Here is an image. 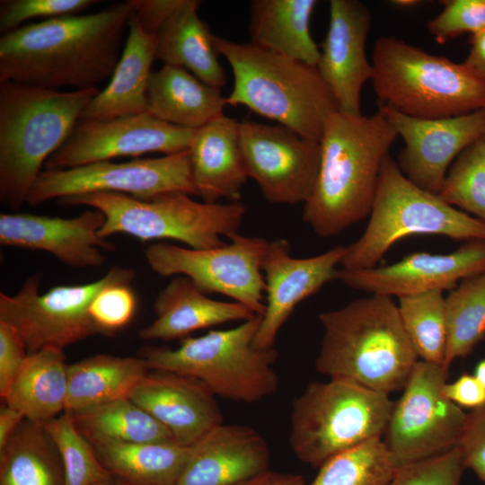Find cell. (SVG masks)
I'll list each match as a JSON object with an SVG mask.
<instances>
[{"label": "cell", "instance_id": "obj_1", "mask_svg": "<svg viewBox=\"0 0 485 485\" xmlns=\"http://www.w3.org/2000/svg\"><path fill=\"white\" fill-rule=\"evenodd\" d=\"M134 13L128 1L22 25L0 39V82L86 89L110 79Z\"/></svg>", "mask_w": 485, "mask_h": 485}, {"label": "cell", "instance_id": "obj_2", "mask_svg": "<svg viewBox=\"0 0 485 485\" xmlns=\"http://www.w3.org/2000/svg\"><path fill=\"white\" fill-rule=\"evenodd\" d=\"M399 137L385 114L327 117L320 141L317 181L303 219L321 237H331L369 216L385 160Z\"/></svg>", "mask_w": 485, "mask_h": 485}, {"label": "cell", "instance_id": "obj_3", "mask_svg": "<svg viewBox=\"0 0 485 485\" xmlns=\"http://www.w3.org/2000/svg\"><path fill=\"white\" fill-rule=\"evenodd\" d=\"M315 369L389 395L402 390L419 360L392 297L371 295L322 312Z\"/></svg>", "mask_w": 485, "mask_h": 485}, {"label": "cell", "instance_id": "obj_4", "mask_svg": "<svg viewBox=\"0 0 485 485\" xmlns=\"http://www.w3.org/2000/svg\"><path fill=\"white\" fill-rule=\"evenodd\" d=\"M98 87L59 91L0 82V200L18 210Z\"/></svg>", "mask_w": 485, "mask_h": 485}, {"label": "cell", "instance_id": "obj_5", "mask_svg": "<svg viewBox=\"0 0 485 485\" xmlns=\"http://www.w3.org/2000/svg\"><path fill=\"white\" fill-rule=\"evenodd\" d=\"M214 44L234 75L226 105L245 106L320 143L325 120L338 106L316 66L215 34Z\"/></svg>", "mask_w": 485, "mask_h": 485}, {"label": "cell", "instance_id": "obj_6", "mask_svg": "<svg viewBox=\"0 0 485 485\" xmlns=\"http://www.w3.org/2000/svg\"><path fill=\"white\" fill-rule=\"evenodd\" d=\"M260 321L261 315L256 314L231 329L183 338L176 348L145 347L138 356L149 370L195 378L216 396L258 402L272 395L279 384L273 367L277 350L254 346Z\"/></svg>", "mask_w": 485, "mask_h": 485}, {"label": "cell", "instance_id": "obj_7", "mask_svg": "<svg viewBox=\"0 0 485 485\" xmlns=\"http://www.w3.org/2000/svg\"><path fill=\"white\" fill-rule=\"evenodd\" d=\"M371 62L378 103L402 114L442 119L485 109V83L463 64L396 37L377 39Z\"/></svg>", "mask_w": 485, "mask_h": 485}, {"label": "cell", "instance_id": "obj_8", "mask_svg": "<svg viewBox=\"0 0 485 485\" xmlns=\"http://www.w3.org/2000/svg\"><path fill=\"white\" fill-rule=\"evenodd\" d=\"M394 401L350 381L312 382L292 402L289 445L320 468L331 457L385 433Z\"/></svg>", "mask_w": 485, "mask_h": 485}, {"label": "cell", "instance_id": "obj_9", "mask_svg": "<svg viewBox=\"0 0 485 485\" xmlns=\"http://www.w3.org/2000/svg\"><path fill=\"white\" fill-rule=\"evenodd\" d=\"M61 206H87L105 216L99 235L107 239L125 234L143 242L171 239L191 249L207 250L224 245L222 236L237 233L246 208L240 201L198 202L190 195L174 192L151 199L122 193L96 192L57 199Z\"/></svg>", "mask_w": 485, "mask_h": 485}, {"label": "cell", "instance_id": "obj_10", "mask_svg": "<svg viewBox=\"0 0 485 485\" xmlns=\"http://www.w3.org/2000/svg\"><path fill=\"white\" fill-rule=\"evenodd\" d=\"M418 234L467 242L482 240L485 223L414 184L389 156L383 166L367 225L361 236L347 246L342 269L376 267L395 242Z\"/></svg>", "mask_w": 485, "mask_h": 485}, {"label": "cell", "instance_id": "obj_11", "mask_svg": "<svg viewBox=\"0 0 485 485\" xmlns=\"http://www.w3.org/2000/svg\"><path fill=\"white\" fill-rule=\"evenodd\" d=\"M136 278L133 269L113 266L98 280L81 285H60L40 293V272L27 278L16 294L0 293V321L15 328L28 353L44 348H64L101 332L90 306L97 294L117 281Z\"/></svg>", "mask_w": 485, "mask_h": 485}, {"label": "cell", "instance_id": "obj_12", "mask_svg": "<svg viewBox=\"0 0 485 485\" xmlns=\"http://www.w3.org/2000/svg\"><path fill=\"white\" fill-rule=\"evenodd\" d=\"M448 369L419 360L394 401L383 437L397 467L459 445L467 413L444 393Z\"/></svg>", "mask_w": 485, "mask_h": 485}, {"label": "cell", "instance_id": "obj_13", "mask_svg": "<svg viewBox=\"0 0 485 485\" xmlns=\"http://www.w3.org/2000/svg\"><path fill=\"white\" fill-rule=\"evenodd\" d=\"M227 238L229 242L207 250L156 242L146 248L145 258L161 277L185 276L207 295L228 296L262 315L266 285L261 265L269 241L238 232Z\"/></svg>", "mask_w": 485, "mask_h": 485}, {"label": "cell", "instance_id": "obj_14", "mask_svg": "<svg viewBox=\"0 0 485 485\" xmlns=\"http://www.w3.org/2000/svg\"><path fill=\"white\" fill-rule=\"evenodd\" d=\"M122 193L140 199L174 192L198 196L189 149L158 158L116 163L101 161L63 170L44 169L25 203L36 207L50 199L88 193Z\"/></svg>", "mask_w": 485, "mask_h": 485}, {"label": "cell", "instance_id": "obj_15", "mask_svg": "<svg viewBox=\"0 0 485 485\" xmlns=\"http://www.w3.org/2000/svg\"><path fill=\"white\" fill-rule=\"evenodd\" d=\"M248 177L272 204L305 203L314 189L321 162L320 143L277 124L239 122Z\"/></svg>", "mask_w": 485, "mask_h": 485}, {"label": "cell", "instance_id": "obj_16", "mask_svg": "<svg viewBox=\"0 0 485 485\" xmlns=\"http://www.w3.org/2000/svg\"><path fill=\"white\" fill-rule=\"evenodd\" d=\"M196 129L177 127L148 113L101 120H78L44 168L63 170L147 153L189 149Z\"/></svg>", "mask_w": 485, "mask_h": 485}, {"label": "cell", "instance_id": "obj_17", "mask_svg": "<svg viewBox=\"0 0 485 485\" xmlns=\"http://www.w3.org/2000/svg\"><path fill=\"white\" fill-rule=\"evenodd\" d=\"M378 109L404 140L396 162L401 172L437 195L452 163L485 133V109L442 119L413 118L380 103Z\"/></svg>", "mask_w": 485, "mask_h": 485}, {"label": "cell", "instance_id": "obj_18", "mask_svg": "<svg viewBox=\"0 0 485 485\" xmlns=\"http://www.w3.org/2000/svg\"><path fill=\"white\" fill-rule=\"evenodd\" d=\"M290 251L288 241H269L261 265L265 311L254 339V346L260 349L273 348L280 329L298 304L336 279L337 266L341 264L347 246L338 245L309 258H294Z\"/></svg>", "mask_w": 485, "mask_h": 485}, {"label": "cell", "instance_id": "obj_19", "mask_svg": "<svg viewBox=\"0 0 485 485\" xmlns=\"http://www.w3.org/2000/svg\"><path fill=\"white\" fill-rule=\"evenodd\" d=\"M485 270V239L469 241L447 254L415 252L400 261L364 269L338 270L336 279L371 295L401 296L452 290L459 280Z\"/></svg>", "mask_w": 485, "mask_h": 485}, {"label": "cell", "instance_id": "obj_20", "mask_svg": "<svg viewBox=\"0 0 485 485\" xmlns=\"http://www.w3.org/2000/svg\"><path fill=\"white\" fill-rule=\"evenodd\" d=\"M105 222L97 210L64 218L31 213L0 214V244L43 251L73 268H95L106 261L105 252L116 245L99 235Z\"/></svg>", "mask_w": 485, "mask_h": 485}, {"label": "cell", "instance_id": "obj_21", "mask_svg": "<svg viewBox=\"0 0 485 485\" xmlns=\"http://www.w3.org/2000/svg\"><path fill=\"white\" fill-rule=\"evenodd\" d=\"M370 10L357 0H331L330 21L318 73L330 88L340 111L361 114V91L373 77L366 52Z\"/></svg>", "mask_w": 485, "mask_h": 485}, {"label": "cell", "instance_id": "obj_22", "mask_svg": "<svg viewBox=\"0 0 485 485\" xmlns=\"http://www.w3.org/2000/svg\"><path fill=\"white\" fill-rule=\"evenodd\" d=\"M150 371L128 398L163 424L179 445L191 446L223 423L216 395L202 382L172 372Z\"/></svg>", "mask_w": 485, "mask_h": 485}, {"label": "cell", "instance_id": "obj_23", "mask_svg": "<svg viewBox=\"0 0 485 485\" xmlns=\"http://www.w3.org/2000/svg\"><path fill=\"white\" fill-rule=\"evenodd\" d=\"M270 451L254 428L219 424L191 445L176 485H235L269 470Z\"/></svg>", "mask_w": 485, "mask_h": 485}, {"label": "cell", "instance_id": "obj_24", "mask_svg": "<svg viewBox=\"0 0 485 485\" xmlns=\"http://www.w3.org/2000/svg\"><path fill=\"white\" fill-rule=\"evenodd\" d=\"M189 152L197 194L203 202L240 201L249 177L237 120L222 115L196 129Z\"/></svg>", "mask_w": 485, "mask_h": 485}, {"label": "cell", "instance_id": "obj_25", "mask_svg": "<svg viewBox=\"0 0 485 485\" xmlns=\"http://www.w3.org/2000/svg\"><path fill=\"white\" fill-rule=\"evenodd\" d=\"M155 320L142 328L146 340L183 339L190 333L233 321L244 322L256 314L237 302L211 299L189 278L175 276L154 302Z\"/></svg>", "mask_w": 485, "mask_h": 485}, {"label": "cell", "instance_id": "obj_26", "mask_svg": "<svg viewBox=\"0 0 485 485\" xmlns=\"http://www.w3.org/2000/svg\"><path fill=\"white\" fill-rule=\"evenodd\" d=\"M155 38L132 15L119 61L108 85L91 101L79 120H101L146 112V93L155 59Z\"/></svg>", "mask_w": 485, "mask_h": 485}, {"label": "cell", "instance_id": "obj_27", "mask_svg": "<svg viewBox=\"0 0 485 485\" xmlns=\"http://www.w3.org/2000/svg\"><path fill=\"white\" fill-rule=\"evenodd\" d=\"M146 113L166 123L198 129L224 115L221 88L207 84L188 70L163 65L152 72L146 93Z\"/></svg>", "mask_w": 485, "mask_h": 485}, {"label": "cell", "instance_id": "obj_28", "mask_svg": "<svg viewBox=\"0 0 485 485\" xmlns=\"http://www.w3.org/2000/svg\"><path fill=\"white\" fill-rule=\"evenodd\" d=\"M200 4L198 0H183L171 15L156 35L155 58L221 88L226 76L217 57L214 34L198 14Z\"/></svg>", "mask_w": 485, "mask_h": 485}, {"label": "cell", "instance_id": "obj_29", "mask_svg": "<svg viewBox=\"0 0 485 485\" xmlns=\"http://www.w3.org/2000/svg\"><path fill=\"white\" fill-rule=\"evenodd\" d=\"M316 0H253L251 43L316 66L321 55L310 31Z\"/></svg>", "mask_w": 485, "mask_h": 485}, {"label": "cell", "instance_id": "obj_30", "mask_svg": "<svg viewBox=\"0 0 485 485\" xmlns=\"http://www.w3.org/2000/svg\"><path fill=\"white\" fill-rule=\"evenodd\" d=\"M68 365L63 349L48 347L28 355L6 395L8 406L44 426L66 410Z\"/></svg>", "mask_w": 485, "mask_h": 485}, {"label": "cell", "instance_id": "obj_31", "mask_svg": "<svg viewBox=\"0 0 485 485\" xmlns=\"http://www.w3.org/2000/svg\"><path fill=\"white\" fill-rule=\"evenodd\" d=\"M113 480L122 485H176L191 446L177 443L90 441Z\"/></svg>", "mask_w": 485, "mask_h": 485}, {"label": "cell", "instance_id": "obj_32", "mask_svg": "<svg viewBox=\"0 0 485 485\" xmlns=\"http://www.w3.org/2000/svg\"><path fill=\"white\" fill-rule=\"evenodd\" d=\"M148 371L139 356L98 354L68 365L66 410L76 411L128 398Z\"/></svg>", "mask_w": 485, "mask_h": 485}, {"label": "cell", "instance_id": "obj_33", "mask_svg": "<svg viewBox=\"0 0 485 485\" xmlns=\"http://www.w3.org/2000/svg\"><path fill=\"white\" fill-rule=\"evenodd\" d=\"M0 485H66L61 456L43 426L25 419L0 451Z\"/></svg>", "mask_w": 485, "mask_h": 485}, {"label": "cell", "instance_id": "obj_34", "mask_svg": "<svg viewBox=\"0 0 485 485\" xmlns=\"http://www.w3.org/2000/svg\"><path fill=\"white\" fill-rule=\"evenodd\" d=\"M71 412L89 441L177 443L163 424L129 398Z\"/></svg>", "mask_w": 485, "mask_h": 485}, {"label": "cell", "instance_id": "obj_35", "mask_svg": "<svg viewBox=\"0 0 485 485\" xmlns=\"http://www.w3.org/2000/svg\"><path fill=\"white\" fill-rule=\"evenodd\" d=\"M445 367L469 356L485 340V270L466 278L445 296Z\"/></svg>", "mask_w": 485, "mask_h": 485}, {"label": "cell", "instance_id": "obj_36", "mask_svg": "<svg viewBox=\"0 0 485 485\" xmlns=\"http://www.w3.org/2000/svg\"><path fill=\"white\" fill-rule=\"evenodd\" d=\"M432 290L398 298L403 328L420 360L445 366L447 346L445 296Z\"/></svg>", "mask_w": 485, "mask_h": 485}, {"label": "cell", "instance_id": "obj_37", "mask_svg": "<svg viewBox=\"0 0 485 485\" xmlns=\"http://www.w3.org/2000/svg\"><path fill=\"white\" fill-rule=\"evenodd\" d=\"M397 468L383 438H376L331 457L304 485H386Z\"/></svg>", "mask_w": 485, "mask_h": 485}, {"label": "cell", "instance_id": "obj_38", "mask_svg": "<svg viewBox=\"0 0 485 485\" xmlns=\"http://www.w3.org/2000/svg\"><path fill=\"white\" fill-rule=\"evenodd\" d=\"M43 427L61 456L66 485L115 481L101 463L92 443L78 429L70 410H65Z\"/></svg>", "mask_w": 485, "mask_h": 485}, {"label": "cell", "instance_id": "obj_39", "mask_svg": "<svg viewBox=\"0 0 485 485\" xmlns=\"http://www.w3.org/2000/svg\"><path fill=\"white\" fill-rule=\"evenodd\" d=\"M438 196L485 223V141L466 147L450 166Z\"/></svg>", "mask_w": 485, "mask_h": 485}, {"label": "cell", "instance_id": "obj_40", "mask_svg": "<svg viewBox=\"0 0 485 485\" xmlns=\"http://www.w3.org/2000/svg\"><path fill=\"white\" fill-rule=\"evenodd\" d=\"M465 469L456 446L444 454L397 468L386 485H460Z\"/></svg>", "mask_w": 485, "mask_h": 485}, {"label": "cell", "instance_id": "obj_41", "mask_svg": "<svg viewBox=\"0 0 485 485\" xmlns=\"http://www.w3.org/2000/svg\"><path fill=\"white\" fill-rule=\"evenodd\" d=\"M130 281H117L103 287L90 306V314L101 335L113 336L133 319L137 295Z\"/></svg>", "mask_w": 485, "mask_h": 485}, {"label": "cell", "instance_id": "obj_42", "mask_svg": "<svg viewBox=\"0 0 485 485\" xmlns=\"http://www.w3.org/2000/svg\"><path fill=\"white\" fill-rule=\"evenodd\" d=\"M95 0H4L0 2V32L5 34L35 18L78 15Z\"/></svg>", "mask_w": 485, "mask_h": 485}, {"label": "cell", "instance_id": "obj_43", "mask_svg": "<svg viewBox=\"0 0 485 485\" xmlns=\"http://www.w3.org/2000/svg\"><path fill=\"white\" fill-rule=\"evenodd\" d=\"M442 4V11L428 23L429 33L438 43L485 29V0H445Z\"/></svg>", "mask_w": 485, "mask_h": 485}, {"label": "cell", "instance_id": "obj_44", "mask_svg": "<svg viewBox=\"0 0 485 485\" xmlns=\"http://www.w3.org/2000/svg\"><path fill=\"white\" fill-rule=\"evenodd\" d=\"M458 446L463 453L465 468L472 470L485 485V404L467 413Z\"/></svg>", "mask_w": 485, "mask_h": 485}, {"label": "cell", "instance_id": "obj_45", "mask_svg": "<svg viewBox=\"0 0 485 485\" xmlns=\"http://www.w3.org/2000/svg\"><path fill=\"white\" fill-rule=\"evenodd\" d=\"M29 353L18 331L0 321V396L3 399Z\"/></svg>", "mask_w": 485, "mask_h": 485}, {"label": "cell", "instance_id": "obj_46", "mask_svg": "<svg viewBox=\"0 0 485 485\" xmlns=\"http://www.w3.org/2000/svg\"><path fill=\"white\" fill-rule=\"evenodd\" d=\"M142 29L156 36L183 0H128Z\"/></svg>", "mask_w": 485, "mask_h": 485}, {"label": "cell", "instance_id": "obj_47", "mask_svg": "<svg viewBox=\"0 0 485 485\" xmlns=\"http://www.w3.org/2000/svg\"><path fill=\"white\" fill-rule=\"evenodd\" d=\"M444 393L462 409L472 410L485 404V386L474 375L465 373L454 382H447L444 386Z\"/></svg>", "mask_w": 485, "mask_h": 485}, {"label": "cell", "instance_id": "obj_48", "mask_svg": "<svg viewBox=\"0 0 485 485\" xmlns=\"http://www.w3.org/2000/svg\"><path fill=\"white\" fill-rule=\"evenodd\" d=\"M471 48L464 67L485 83V29L471 36Z\"/></svg>", "mask_w": 485, "mask_h": 485}, {"label": "cell", "instance_id": "obj_49", "mask_svg": "<svg viewBox=\"0 0 485 485\" xmlns=\"http://www.w3.org/2000/svg\"><path fill=\"white\" fill-rule=\"evenodd\" d=\"M305 483L300 474L269 470L235 485H304Z\"/></svg>", "mask_w": 485, "mask_h": 485}, {"label": "cell", "instance_id": "obj_50", "mask_svg": "<svg viewBox=\"0 0 485 485\" xmlns=\"http://www.w3.org/2000/svg\"><path fill=\"white\" fill-rule=\"evenodd\" d=\"M25 419L18 410L4 403L0 409V451L4 448L13 434Z\"/></svg>", "mask_w": 485, "mask_h": 485}, {"label": "cell", "instance_id": "obj_51", "mask_svg": "<svg viewBox=\"0 0 485 485\" xmlns=\"http://www.w3.org/2000/svg\"><path fill=\"white\" fill-rule=\"evenodd\" d=\"M473 375L485 386V357L477 363Z\"/></svg>", "mask_w": 485, "mask_h": 485}, {"label": "cell", "instance_id": "obj_52", "mask_svg": "<svg viewBox=\"0 0 485 485\" xmlns=\"http://www.w3.org/2000/svg\"><path fill=\"white\" fill-rule=\"evenodd\" d=\"M390 3H392V4H393L394 6H398V7H402V8H410V7H414L418 4H420L422 3V1H419V0H393V1H391Z\"/></svg>", "mask_w": 485, "mask_h": 485}, {"label": "cell", "instance_id": "obj_53", "mask_svg": "<svg viewBox=\"0 0 485 485\" xmlns=\"http://www.w3.org/2000/svg\"><path fill=\"white\" fill-rule=\"evenodd\" d=\"M98 485H122L117 481H110V482H107V483H101V484H98Z\"/></svg>", "mask_w": 485, "mask_h": 485}, {"label": "cell", "instance_id": "obj_54", "mask_svg": "<svg viewBox=\"0 0 485 485\" xmlns=\"http://www.w3.org/2000/svg\"><path fill=\"white\" fill-rule=\"evenodd\" d=\"M482 138H483V139H484V141H485V133H484V135H483Z\"/></svg>", "mask_w": 485, "mask_h": 485}]
</instances>
